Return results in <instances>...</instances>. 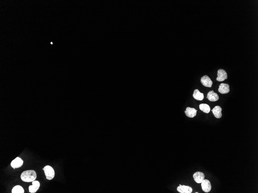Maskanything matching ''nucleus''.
<instances>
[{
	"mask_svg": "<svg viewBox=\"0 0 258 193\" xmlns=\"http://www.w3.org/2000/svg\"><path fill=\"white\" fill-rule=\"evenodd\" d=\"M36 177V172L33 170H28L24 171L22 173L21 175V178L22 180L26 182H33L35 180Z\"/></svg>",
	"mask_w": 258,
	"mask_h": 193,
	"instance_id": "f257e3e1",
	"label": "nucleus"
},
{
	"mask_svg": "<svg viewBox=\"0 0 258 193\" xmlns=\"http://www.w3.org/2000/svg\"><path fill=\"white\" fill-rule=\"evenodd\" d=\"M43 170H44L47 179L51 180L54 178L55 175V171L52 167L49 165L46 166L44 167Z\"/></svg>",
	"mask_w": 258,
	"mask_h": 193,
	"instance_id": "f03ea898",
	"label": "nucleus"
},
{
	"mask_svg": "<svg viewBox=\"0 0 258 193\" xmlns=\"http://www.w3.org/2000/svg\"><path fill=\"white\" fill-rule=\"evenodd\" d=\"M228 75L227 72L223 69H220L218 71V77L216 78L217 81L222 82L227 79Z\"/></svg>",
	"mask_w": 258,
	"mask_h": 193,
	"instance_id": "7ed1b4c3",
	"label": "nucleus"
},
{
	"mask_svg": "<svg viewBox=\"0 0 258 193\" xmlns=\"http://www.w3.org/2000/svg\"><path fill=\"white\" fill-rule=\"evenodd\" d=\"M201 184L202 188L204 192L206 193L210 192L211 189V185L209 180L204 179Z\"/></svg>",
	"mask_w": 258,
	"mask_h": 193,
	"instance_id": "20e7f679",
	"label": "nucleus"
},
{
	"mask_svg": "<svg viewBox=\"0 0 258 193\" xmlns=\"http://www.w3.org/2000/svg\"><path fill=\"white\" fill-rule=\"evenodd\" d=\"M177 190L180 193H191L193 192V188L189 186L179 184L177 187Z\"/></svg>",
	"mask_w": 258,
	"mask_h": 193,
	"instance_id": "39448f33",
	"label": "nucleus"
},
{
	"mask_svg": "<svg viewBox=\"0 0 258 193\" xmlns=\"http://www.w3.org/2000/svg\"><path fill=\"white\" fill-rule=\"evenodd\" d=\"M193 178L196 183L200 184L204 179V174L202 172H196L193 174Z\"/></svg>",
	"mask_w": 258,
	"mask_h": 193,
	"instance_id": "423d86ee",
	"label": "nucleus"
},
{
	"mask_svg": "<svg viewBox=\"0 0 258 193\" xmlns=\"http://www.w3.org/2000/svg\"><path fill=\"white\" fill-rule=\"evenodd\" d=\"M201 83L202 85L207 87L211 88L212 84V81L208 76L205 75L201 78Z\"/></svg>",
	"mask_w": 258,
	"mask_h": 193,
	"instance_id": "0eeeda50",
	"label": "nucleus"
},
{
	"mask_svg": "<svg viewBox=\"0 0 258 193\" xmlns=\"http://www.w3.org/2000/svg\"><path fill=\"white\" fill-rule=\"evenodd\" d=\"M197 110L194 108H190L188 107L186 108L185 113L186 115L188 117L193 118L196 117L197 114Z\"/></svg>",
	"mask_w": 258,
	"mask_h": 193,
	"instance_id": "6e6552de",
	"label": "nucleus"
},
{
	"mask_svg": "<svg viewBox=\"0 0 258 193\" xmlns=\"http://www.w3.org/2000/svg\"><path fill=\"white\" fill-rule=\"evenodd\" d=\"M23 163V160L18 157L12 161L11 163V166L14 169H15V168L20 167L22 165Z\"/></svg>",
	"mask_w": 258,
	"mask_h": 193,
	"instance_id": "1a4fd4ad",
	"label": "nucleus"
},
{
	"mask_svg": "<svg viewBox=\"0 0 258 193\" xmlns=\"http://www.w3.org/2000/svg\"><path fill=\"white\" fill-rule=\"evenodd\" d=\"M207 98L210 101L212 102L216 101L219 99L218 95L216 93H214L213 90L210 91L207 95Z\"/></svg>",
	"mask_w": 258,
	"mask_h": 193,
	"instance_id": "9d476101",
	"label": "nucleus"
},
{
	"mask_svg": "<svg viewBox=\"0 0 258 193\" xmlns=\"http://www.w3.org/2000/svg\"><path fill=\"white\" fill-rule=\"evenodd\" d=\"M230 86L228 84L222 83L220 85L218 89V92L221 94H225L228 93L230 92Z\"/></svg>",
	"mask_w": 258,
	"mask_h": 193,
	"instance_id": "9b49d317",
	"label": "nucleus"
},
{
	"mask_svg": "<svg viewBox=\"0 0 258 193\" xmlns=\"http://www.w3.org/2000/svg\"><path fill=\"white\" fill-rule=\"evenodd\" d=\"M32 185H30L29 187V192L31 193L36 192L40 187V183L38 181H34L32 182Z\"/></svg>",
	"mask_w": 258,
	"mask_h": 193,
	"instance_id": "f8f14e48",
	"label": "nucleus"
},
{
	"mask_svg": "<svg viewBox=\"0 0 258 193\" xmlns=\"http://www.w3.org/2000/svg\"><path fill=\"white\" fill-rule=\"evenodd\" d=\"M222 108L220 106H216L211 110V111L216 118L220 119L222 116Z\"/></svg>",
	"mask_w": 258,
	"mask_h": 193,
	"instance_id": "ddd939ff",
	"label": "nucleus"
},
{
	"mask_svg": "<svg viewBox=\"0 0 258 193\" xmlns=\"http://www.w3.org/2000/svg\"><path fill=\"white\" fill-rule=\"evenodd\" d=\"M194 98L196 100L202 101L204 98V95L203 93H200L199 90H195L194 91V94L193 95Z\"/></svg>",
	"mask_w": 258,
	"mask_h": 193,
	"instance_id": "4468645a",
	"label": "nucleus"
},
{
	"mask_svg": "<svg viewBox=\"0 0 258 193\" xmlns=\"http://www.w3.org/2000/svg\"><path fill=\"white\" fill-rule=\"evenodd\" d=\"M200 110L206 113H208L211 110L210 106L207 104H201L199 105Z\"/></svg>",
	"mask_w": 258,
	"mask_h": 193,
	"instance_id": "2eb2a0df",
	"label": "nucleus"
},
{
	"mask_svg": "<svg viewBox=\"0 0 258 193\" xmlns=\"http://www.w3.org/2000/svg\"><path fill=\"white\" fill-rule=\"evenodd\" d=\"M12 193H24V190L21 186L19 185H17L15 186L13 188L12 190Z\"/></svg>",
	"mask_w": 258,
	"mask_h": 193,
	"instance_id": "dca6fc26",
	"label": "nucleus"
}]
</instances>
